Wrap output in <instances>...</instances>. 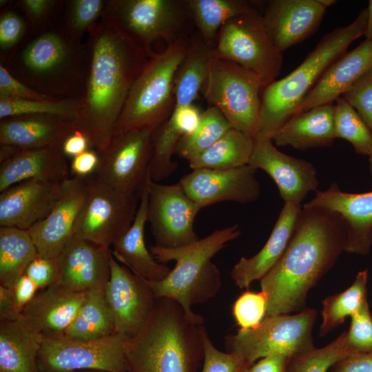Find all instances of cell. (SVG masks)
I'll return each instance as SVG.
<instances>
[{"label":"cell","mask_w":372,"mask_h":372,"mask_svg":"<svg viewBox=\"0 0 372 372\" xmlns=\"http://www.w3.org/2000/svg\"><path fill=\"white\" fill-rule=\"evenodd\" d=\"M342 97L356 110L372 132V70L360 78Z\"/></svg>","instance_id":"cell-46"},{"label":"cell","mask_w":372,"mask_h":372,"mask_svg":"<svg viewBox=\"0 0 372 372\" xmlns=\"http://www.w3.org/2000/svg\"><path fill=\"white\" fill-rule=\"evenodd\" d=\"M335 139L334 105L329 103L292 116L274 134L272 141L276 146L305 150L329 146Z\"/></svg>","instance_id":"cell-31"},{"label":"cell","mask_w":372,"mask_h":372,"mask_svg":"<svg viewBox=\"0 0 372 372\" xmlns=\"http://www.w3.org/2000/svg\"><path fill=\"white\" fill-rule=\"evenodd\" d=\"M369 172L371 174V179H372V158H369Z\"/></svg>","instance_id":"cell-59"},{"label":"cell","mask_w":372,"mask_h":372,"mask_svg":"<svg viewBox=\"0 0 372 372\" xmlns=\"http://www.w3.org/2000/svg\"><path fill=\"white\" fill-rule=\"evenodd\" d=\"M25 274L37 285L39 290L45 289L56 279L54 261L38 256L28 266Z\"/></svg>","instance_id":"cell-50"},{"label":"cell","mask_w":372,"mask_h":372,"mask_svg":"<svg viewBox=\"0 0 372 372\" xmlns=\"http://www.w3.org/2000/svg\"><path fill=\"white\" fill-rule=\"evenodd\" d=\"M95 372H102V371H96Z\"/></svg>","instance_id":"cell-60"},{"label":"cell","mask_w":372,"mask_h":372,"mask_svg":"<svg viewBox=\"0 0 372 372\" xmlns=\"http://www.w3.org/2000/svg\"><path fill=\"white\" fill-rule=\"evenodd\" d=\"M80 98L32 100L0 96V119L23 114H51L75 119Z\"/></svg>","instance_id":"cell-40"},{"label":"cell","mask_w":372,"mask_h":372,"mask_svg":"<svg viewBox=\"0 0 372 372\" xmlns=\"http://www.w3.org/2000/svg\"><path fill=\"white\" fill-rule=\"evenodd\" d=\"M256 171L249 164L225 169H196L178 183L201 209L224 201L251 203L260 196Z\"/></svg>","instance_id":"cell-17"},{"label":"cell","mask_w":372,"mask_h":372,"mask_svg":"<svg viewBox=\"0 0 372 372\" xmlns=\"http://www.w3.org/2000/svg\"><path fill=\"white\" fill-rule=\"evenodd\" d=\"M240 234L238 225H234L183 247L151 246L149 251L158 262H176L174 268L162 280H146L155 296L177 302L191 322L203 324L204 318L194 312L192 307L207 302L220 288V273L211 258Z\"/></svg>","instance_id":"cell-4"},{"label":"cell","mask_w":372,"mask_h":372,"mask_svg":"<svg viewBox=\"0 0 372 372\" xmlns=\"http://www.w3.org/2000/svg\"><path fill=\"white\" fill-rule=\"evenodd\" d=\"M254 147V138L229 129L209 148L188 161L189 167L225 169L248 165Z\"/></svg>","instance_id":"cell-36"},{"label":"cell","mask_w":372,"mask_h":372,"mask_svg":"<svg viewBox=\"0 0 372 372\" xmlns=\"http://www.w3.org/2000/svg\"><path fill=\"white\" fill-rule=\"evenodd\" d=\"M249 165L272 178L285 203L301 205L310 192L318 191L319 180L314 165L282 153L272 139H254Z\"/></svg>","instance_id":"cell-18"},{"label":"cell","mask_w":372,"mask_h":372,"mask_svg":"<svg viewBox=\"0 0 372 372\" xmlns=\"http://www.w3.org/2000/svg\"><path fill=\"white\" fill-rule=\"evenodd\" d=\"M38 256L27 230L0 227V285L13 290L28 266Z\"/></svg>","instance_id":"cell-35"},{"label":"cell","mask_w":372,"mask_h":372,"mask_svg":"<svg viewBox=\"0 0 372 372\" xmlns=\"http://www.w3.org/2000/svg\"><path fill=\"white\" fill-rule=\"evenodd\" d=\"M302 207L301 205L285 203L262 248L250 258H241L234 266L230 276L237 287L248 289L278 262L292 237Z\"/></svg>","instance_id":"cell-27"},{"label":"cell","mask_w":372,"mask_h":372,"mask_svg":"<svg viewBox=\"0 0 372 372\" xmlns=\"http://www.w3.org/2000/svg\"><path fill=\"white\" fill-rule=\"evenodd\" d=\"M116 333L114 319L105 296V286L85 292L74 319L61 338L95 340Z\"/></svg>","instance_id":"cell-34"},{"label":"cell","mask_w":372,"mask_h":372,"mask_svg":"<svg viewBox=\"0 0 372 372\" xmlns=\"http://www.w3.org/2000/svg\"><path fill=\"white\" fill-rule=\"evenodd\" d=\"M200 325L177 302L158 298L142 328L126 339L128 372H198L204 358Z\"/></svg>","instance_id":"cell-3"},{"label":"cell","mask_w":372,"mask_h":372,"mask_svg":"<svg viewBox=\"0 0 372 372\" xmlns=\"http://www.w3.org/2000/svg\"><path fill=\"white\" fill-rule=\"evenodd\" d=\"M334 105V135L349 141L355 152L372 158V132L356 110L341 96Z\"/></svg>","instance_id":"cell-39"},{"label":"cell","mask_w":372,"mask_h":372,"mask_svg":"<svg viewBox=\"0 0 372 372\" xmlns=\"http://www.w3.org/2000/svg\"><path fill=\"white\" fill-rule=\"evenodd\" d=\"M200 333L204 350L201 372H245L249 368L240 354L218 349L203 324Z\"/></svg>","instance_id":"cell-44"},{"label":"cell","mask_w":372,"mask_h":372,"mask_svg":"<svg viewBox=\"0 0 372 372\" xmlns=\"http://www.w3.org/2000/svg\"><path fill=\"white\" fill-rule=\"evenodd\" d=\"M38 291L37 285L27 275L23 274L18 280L13 289V295L16 306L21 313Z\"/></svg>","instance_id":"cell-54"},{"label":"cell","mask_w":372,"mask_h":372,"mask_svg":"<svg viewBox=\"0 0 372 372\" xmlns=\"http://www.w3.org/2000/svg\"><path fill=\"white\" fill-rule=\"evenodd\" d=\"M0 96L32 100L58 99L30 87L0 65Z\"/></svg>","instance_id":"cell-49"},{"label":"cell","mask_w":372,"mask_h":372,"mask_svg":"<svg viewBox=\"0 0 372 372\" xmlns=\"http://www.w3.org/2000/svg\"><path fill=\"white\" fill-rule=\"evenodd\" d=\"M147 185V222L156 245L176 248L198 240L194 223L201 208L187 196L180 184H161L149 176Z\"/></svg>","instance_id":"cell-15"},{"label":"cell","mask_w":372,"mask_h":372,"mask_svg":"<svg viewBox=\"0 0 372 372\" xmlns=\"http://www.w3.org/2000/svg\"><path fill=\"white\" fill-rule=\"evenodd\" d=\"M133 38L148 57L152 45L190 37L194 25L187 0H108L103 14Z\"/></svg>","instance_id":"cell-8"},{"label":"cell","mask_w":372,"mask_h":372,"mask_svg":"<svg viewBox=\"0 0 372 372\" xmlns=\"http://www.w3.org/2000/svg\"><path fill=\"white\" fill-rule=\"evenodd\" d=\"M316 317V311L308 308L295 314L266 316L257 327L226 336L227 350L242 355L249 367L273 352L292 357L311 350Z\"/></svg>","instance_id":"cell-11"},{"label":"cell","mask_w":372,"mask_h":372,"mask_svg":"<svg viewBox=\"0 0 372 372\" xmlns=\"http://www.w3.org/2000/svg\"><path fill=\"white\" fill-rule=\"evenodd\" d=\"M291 358L282 352H273L254 362L245 372H286Z\"/></svg>","instance_id":"cell-51"},{"label":"cell","mask_w":372,"mask_h":372,"mask_svg":"<svg viewBox=\"0 0 372 372\" xmlns=\"http://www.w3.org/2000/svg\"><path fill=\"white\" fill-rule=\"evenodd\" d=\"M110 267L106 299L114 319L116 333L129 339L144 325L158 298L147 280L118 262L111 249Z\"/></svg>","instance_id":"cell-16"},{"label":"cell","mask_w":372,"mask_h":372,"mask_svg":"<svg viewBox=\"0 0 372 372\" xmlns=\"http://www.w3.org/2000/svg\"><path fill=\"white\" fill-rule=\"evenodd\" d=\"M38 365L41 372H128L126 339L117 333L95 340L44 338Z\"/></svg>","instance_id":"cell-13"},{"label":"cell","mask_w":372,"mask_h":372,"mask_svg":"<svg viewBox=\"0 0 372 372\" xmlns=\"http://www.w3.org/2000/svg\"><path fill=\"white\" fill-rule=\"evenodd\" d=\"M332 367L333 372H372V353L349 355Z\"/></svg>","instance_id":"cell-53"},{"label":"cell","mask_w":372,"mask_h":372,"mask_svg":"<svg viewBox=\"0 0 372 372\" xmlns=\"http://www.w3.org/2000/svg\"><path fill=\"white\" fill-rule=\"evenodd\" d=\"M76 132L74 120L51 114H23L0 119V145L21 149L62 147Z\"/></svg>","instance_id":"cell-26"},{"label":"cell","mask_w":372,"mask_h":372,"mask_svg":"<svg viewBox=\"0 0 372 372\" xmlns=\"http://www.w3.org/2000/svg\"><path fill=\"white\" fill-rule=\"evenodd\" d=\"M106 1H68L62 30L74 41H81L83 35L102 18Z\"/></svg>","instance_id":"cell-42"},{"label":"cell","mask_w":372,"mask_h":372,"mask_svg":"<svg viewBox=\"0 0 372 372\" xmlns=\"http://www.w3.org/2000/svg\"><path fill=\"white\" fill-rule=\"evenodd\" d=\"M147 179L141 191L135 218L130 229L113 244L111 252L118 262L138 276L149 281H160L169 274L171 269L158 262L145 245L144 232L149 200Z\"/></svg>","instance_id":"cell-29"},{"label":"cell","mask_w":372,"mask_h":372,"mask_svg":"<svg viewBox=\"0 0 372 372\" xmlns=\"http://www.w3.org/2000/svg\"><path fill=\"white\" fill-rule=\"evenodd\" d=\"M202 112L194 104L174 107L170 116L154 129L149 170L152 180L159 183L176 170L178 165L172 158L176 146L183 136L196 129Z\"/></svg>","instance_id":"cell-30"},{"label":"cell","mask_w":372,"mask_h":372,"mask_svg":"<svg viewBox=\"0 0 372 372\" xmlns=\"http://www.w3.org/2000/svg\"><path fill=\"white\" fill-rule=\"evenodd\" d=\"M86 44L89 65L74 124L76 131L87 138L90 149L99 152L110 143L132 86L149 57L104 15L89 29Z\"/></svg>","instance_id":"cell-1"},{"label":"cell","mask_w":372,"mask_h":372,"mask_svg":"<svg viewBox=\"0 0 372 372\" xmlns=\"http://www.w3.org/2000/svg\"><path fill=\"white\" fill-rule=\"evenodd\" d=\"M138 207L136 194L121 192L95 174L87 176V194L74 236L110 248L131 227Z\"/></svg>","instance_id":"cell-12"},{"label":"cell","mask_w":372,"mask_h":372,"mask_svg":"<svg viewBox=\"0 0 372 372\" xmlns=\"http://www.w3.org/2000/svg\"><path fill=\"white\" fill-rule=\"evenodd\" d=\"M21 316L17 309L13 290L0 285V321H12Z\"/></svg>","instance_id":"cell-55"},{"label":"cell","mask_w":372,"mask_h":372,"mask_svg":"<svg viewBox=\"0 0 372 372\" xmlns=\"http://www.w3.org/2000/svg\"><path fill=\"white\" fill-rule=\"evenodd\" d=\"M156 127L113 135L108 145L98 152L99 160L94 174L121 192H141L149 175L152 136Z\"/></svg>","instance_id":"cell-14"},{"label":"cell","mask_w":372,"mask_h":372,"mask_svg":"<svg viewBox=\"0 0 372 372\" xmlns=\"http://www.w3.org/2000/svg\"><path fill=\"white\" fill-rule=\"evenodd\" d=\"M368 278V269H363L358 273L349 287L323 300L322 320L319 331L321 337L342 324L347 317L351 318L367 301Z\"/></svg>","instance_id":"cell-37"},{"label":"cell","mask_w":372,"mask_h":372,"mask_svg":"<svg viewBox=\"0 0 372 372\" xmlns=\"http://www.w3.org/2000/svg\"><path fill=\"white\" fill-rule=\"evenodd\" d=\"M191 37L169 43L149 57L132 86L113 135L158 126L170 116L175 105L176 74Z\"/></svg>","instance_id":"cell-7"},{"label":"cell","mask_w":372,"mask_h":372,"mask_svg":"<svg viewBox=\"0 0 372 372\" xmlns=\"http://www.w3.org/2000/svg\"><path fill=\"white\" fill-rule=\"evenodd\" d=\"M320 3L325 6L327 8L329 6H331V5L334 4L336 1L334 0H320Z\"/></svg>","instance_id":"cell-58"},{"label":"cell","mask_w":372,"mask_h":372,"mask_svg":"<svg viewBox=\"0 0 372 372\" xmlns=\"http://www.w3.org/2000/svg\"><path fill=\"white\" fill-rule=\"evenodd\" d=\"M63 182L30 179L0 194V227L28 230L43 220L59 202Z\"/></svg>","instance_id":"cell-21"},{"label":"cell","mask_w":372,"mask_h":372,"mask_svg":"<svg viewBox=\"0 0 372 372\" xmlns=\"http://www.w3.org/2000/svg\"><path fill=\"white\" fill-rule=\"evenodd\" d=\"M367 9L349 25L324 35L302 63L290 74L265 87L254 139H272L292 116L326 70L345 53L349 45L364 34Z\"/></svg>","instance_id":"cell-5"},{"label":"cell","mask_w":372,"mask_h":372,"mask_svg":"<svg viewBox=\"0 0 372 372\" xmlns=\"http://www.w3.org/2000/svg\"><path fill=\"white\" fill-rule=\"evenodd\" d=\"M303 205L318 207L338 214L346 227L344 251L360 256L369 254L372 246V191L349 193L332 183Z\"/></svg>","instance_id":"cell-22"},{"label":"cell","mask_w":372,"mask_h":372,"mask_svg":"<svg viewBox=\"0 0 372 372\" xmlns=\"http://www.w3.org/2000/svg\"><path fill=\"white\" fill-rule=\"evenodd\" d=\"M351 355L346 331L327 345L296 354L287 364L286 372H327L338 362Z\"/></svg>","instance_id":"cell-41"},{"label":"cell","mask_w":372,"mask_h":372,"mask_svg":"<svg viewBox=\"0 0 372 372\" xmlns=\"http://www.w3.org/2000/svg\"><path fill=\"white\" fill-rule=\"evenodd\" d=\"M262 90L260 81L254 72L211 54L200 92L210 106L224 115L232 128L254 139Z\"/></svg>","instance_id":"cell-9"},{"label":"cell","mask_w":372,"mask_h":372,"mask_svg":"<svg viewBox=\"0 0 372 372\" xmlns=\"http://www.w3.org/2000/svg\"><path fill=\"white\" fill-rule=\"evenodd\" d=\"M85 292L69 289L54 282L38 291L21 316L43 338H61L72 322Z\"/></svg>","instance_id":"cell-24"},{"label":"cell","mask_w":372,"mask_h":372,"mask_svg":"<svg viewBox=\"0 0 372 372\" xmlns=\"http://www.w3.org/2000/svg\"><path fill=\"white\" fill-rule=\"evenodd\" d=\"M62 1L21 0L16 3L30 25L35 28L45 27L61 8Z\"/></svg>","instance_id":"cell-47"},{"label":"cell","mask_w":372,"mask_h":372,"mask_svg":"<svg viewBox=\"0 0 372 372\" xmlns=\"http://www.w3.org/2000/svg\"><path fill=\"white\" fill-rule=\"evenodd\" d=\"M88 65L87 44L71 40L62 29L37 36L12 63L16 78L58 99L81 97Z\"/></svg>","instance_id":"cell-6"},{"label":"cell","mask_w":372,"mask_h":372,"mask_svg":"<svg viewBox=\"0 0 372 372\" xmlns=\"http://www.w3.org/2000/svg\"><path fill=\"white\" fill-rule=\"evenodd\" d=\"M371 70L372 41L365 39L326 70L299 106L296 114L314 107L333 103Z\"/></svg>","instance_id":"cell-25"},{"label":"cell","mask_w":372,"mask_h":372,"mask_svg":"<svg viewBox=\"0 0 372 372\" xmlns=\"http://www.w3.org/2000/svg\"><path fill=\"white\" fill-rule=\"evenodd\" d=\"M326 9L320 0H269L261 15L270 39L282 53L317 30Z\"/></svg>","instance_id":"cell-20"},{"label":"cell","mask_w":372,"mask_h":372,"mask_svg":"<svg viewBox=\"0 0 372 372\" xmlns=\"http://www.w3.org/2000/svg\"><path fill=\"white\" fill-rule=\"evenodd\" d=\"M194 25L213 48L220 28L229 19L245 14L262 13V3L244 0H187Z\"/></svg>","instance_id":"cell-33"},{"label":"cell","mask_w":372,"mask_h":372,"mask_svg":"<svg viewBox=\"0 0 372 372\" xmlns=\"http://www.w3.org/2000/svg\"><path fill=\"white\" fill-rule=\"evenodd\" d=\"M97 151L89 149L72 158L70 169L74 176L87 177L93 174L99 163Z\"/></svg>","instance_id":"cell-52"},{"label":"cell","mask_w":372,"mask_h":372,"mask_svg":"<svg viewBox=\"0 0 372 372\" xmlns=\"http://www.w3.org/2000/svg\"><path fill=\"white\" fill-rule=\"evenodd\" d=\"M367 9V22L364 32L366 40L372 41V0L369 1Z\"/></svg>","instance_id":"cell-57"},{"label":"cell","mask_w":372,"mask_h":372,"mask_svg":"<svg viewBox=\"0 0 372 372\" xmlns=\"http://www.w3.org/2000/svg\"><path fill=\"white\" fill-rule=\"evenodd\" d=\"M62 149L66 156L73 158L89 149L90 145L86 136L81 132L76 131L66 138Z\"/></svg>","instance_id":"cell-56"},{"label":"cell","mask_w":372,"mask_h":372,"mask_svg":"<svg viewBox=\"0 0 372 372\" xmlns=\"http://www.w3.org/2000/svg\"><path fill=\"white\" fill-rule=\"evenodd\" d=\"M267 307V296L262 291L242 293L232 306V315L238 330L257 327L266 316Z\"/></svg>","instance_id":"cell-43"},{"label":"cell","mask_w":372,"mask_h":372,"mask_svg":"<svg viewBox=\"0 0 372 372\" xmlns=\"http://www.w3.org/2000/svg\"><path fill=\"white\" fill-rule=\"evenodd\" d=\"M261 14H245L227 21L218 32L211 54L254 72L264 89L279 74L282 53L270 39Z\"/></svg>","instance_id":"cell-10"},{"label":"cell","mask_w":372,"mask_h":372,"mask_svg":"<svg viewBox=\"0 0 372 372\" xmlns=\"http://www.w3.org/2000/svg\"><path fill=\"white\" fill-rule=\"evenodd\" d=\"M61 196L48 216L28 231L38 255L54 260L74 236L87 194V177L72 176L62 183Z\"/></svg>","instance_id":"cell-19"},{"label":"cell","mask_w":372,"mask_h":372,"mask_svg":"<svg viewBox=\"0 0 372 372\" xmlns=\"http://www.w3.org/2000/svg\"><path fill=\"white\" fill-rule=\"evenodd\" d=\"M25 21L17 12L6 10L0 17V48L6 52L17 45L26 31Z\"/></svg>","instance_id":"cell-48"},{"label":"cell","mask_w":372,"mask_h":372,"mask_svg":"<svg viewBox=\"0 0 372 372\" xmlns=\"http://www.w3.org/2000/svg\"><path fill=\"white\" fill-rule=\"evenodd\" d=\"M62 147L18 148L0 163V192L30 179L63 182L70 178V166Z\"/></svg>","instance_id":"cell-28"},{"label":"cell","mask_w":372,"mask_h":372,"mask_svg":"<svg viewBox=\"0 0 372 372\" xmlns=\"http://www.w3.org/2000/svg\"><path fill=\"white\" fill-rule=\"evenodd\" d=\"M110 248L74 236L54 260V282L81 292L105 286L110 275Z\"/></svg>","instance_id":"cell-23"},{"label":"cell","mask_w":372,"mask_h":372,"mask_svg":"<svg viewBox=\"0 0 372 372\" xmlns=\"http://www.w3.org/2000/svg\"><path fill=\"white\" fill-rule=\"evenodd\" d=\"M346 340L351 355L372 353V316L368 300L351 317Z\"/></svg>","instance_id":"cell-45"},{"label":"cell","mask_w":372,"mask_h":372,"mask_svg":"<svg viewBox=\"0 0 372 372\" xmlns=\"http://www.w3.org/2000/svg\"><path fill=\"white\" fill-rule=\"evenodd\" d=\"M346 236L338 214L303 205L285 253L260 280L267 296L266 316L306 309L309 291L344 251Z\"/></svg>","instance_id":"cell-2"},{"label":"cell","mask_w":372,"mask_h":372,"mask_svg":"<svg viewBox=\"0 0 372 372\" xmlns=\"http://www.w3.org/2000/svg\"><path fill=\"white\" fill-rule=\"evenodd\" d=\"M43 338L21 316L0 321V372H41L38 355Z\"/></svg>","instance_id":"cell-32"},{"label":"cell","mask_w":372,"mask_h":372,"mask_svg":"<svg viewBox=\"0 0 372 372\" xmlns=\"http://www.w3.org/2000/svg\"><path fill=\"white\" fill-rule=\"evenodd\" d=\"M231 128L224 115L216 107L209 106L202 112L196 129L180 139L175 153L188 161L211 146Z\"/></svg>","instance_id":"cell-38"}]
</instances>
